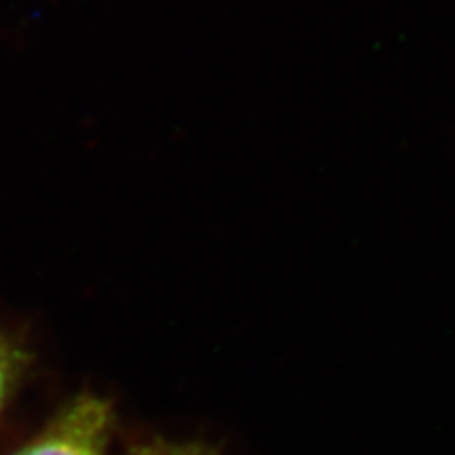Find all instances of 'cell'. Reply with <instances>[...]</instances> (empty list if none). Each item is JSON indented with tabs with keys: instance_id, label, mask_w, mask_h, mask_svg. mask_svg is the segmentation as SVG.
Returning a JSON list of instances; mask_svg holds the SVG:
<instances>
[{
	"instance_id": "6da1fadb",
	"label": "cell",
	"mask_w": 455,
	"mask_h": 455,
	"mask_svg": "<svg viewBox=\"0 0 455 455\" xmlns=\"http://www.w3.org/2000/svg\"><path fill=\"white\" fill-rule=\"evenodd\" d=\"M110 428V405L98 396L83 395L15 455H104Z\"/></svg>"
},
{
	"instance_id": "7a4b0ae2",
	"label": "cell",
	"mask_w": 455,
	"mask_h": 455,
	"mask_svg": "<svg viewBox=\"0 0 455 455\" xmlns=\"http://www.w3.org/2000/svg\"><path fill=\"white\" fill-rule=\"evenodd\" d=\"M21 361H24V355L9 338H4L0 333V407L7 401L11 388H13V382L21 369Z\"/></svg>"
},
{
	"instance_id": "3957f363",
	"label": "cell",
	"mask_w": 455,
	"mask_h": 455,
	"mask_svg": "<svg viewBox=\"0 0 455 455\" xmlns=\"http://www.w3.org/2000/svg\"><path fill=\"white\" fill-rule=\"evenodd\" d=\"M131 455H213L204 447L198 445H175V443H150V445L140 447Z\"/></svg>"
}]
</instances>
